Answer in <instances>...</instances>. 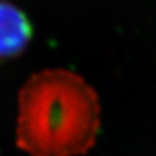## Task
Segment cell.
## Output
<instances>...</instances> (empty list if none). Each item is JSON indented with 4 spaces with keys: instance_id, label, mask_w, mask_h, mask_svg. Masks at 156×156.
I'll return each instance as SVG.
<instances>
[{
    "instance_id": "cell-1",
    "label": "cell",
    "mask_w": 156,
    "mask_h": 156,
    "mask_svg": "<svg viewBox=\"0 0 156 156\" xmlns=\"http://www.w3.org/2000/svg\"><path fill=\"white\" fill-rule=\"evenodd\" d=\"M100 115L83 77L65 68L39 70L18 92L16 143L29 156H82L96 142Z\"/></svg>"
},
{
    "instance_id": "cell-2",
    "label": "cell",
    "mask_w": 156,
    "mask_h": 156,
    "mask_svg": "<svg viewBox=\"0 0 156 156\" xmlns=\"http://www.w3.org/2000/svg\"><path fill=\"white\" fill-rule=\"evenodd\" d=\"M33 34L26 13L9 0H0V66L21 56L30 44Z\"/></svg>"
}]
</instances>
